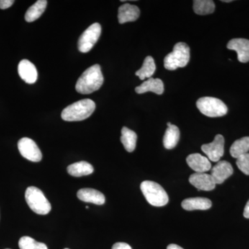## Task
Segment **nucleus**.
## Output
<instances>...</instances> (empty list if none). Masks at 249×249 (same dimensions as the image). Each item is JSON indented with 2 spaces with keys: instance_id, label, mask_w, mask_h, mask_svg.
Here are the masks:
<instances>
[{
  "instance_id": "nucleus-11",
  "label": "nucleus",
  "mask_w": 249,
  "mask_h": 249,
  "mask_svg": "<svg viewBox=\"0 0 249 249\" xmlns=\"http://www.w3.org/2000/svg\"><path fill=\"white\" fill-rule=\"evenodd\" d=\"M189 181L198 191H211L216 186L211 175L206 173L193 174L190 177Z\"/></svg>"
},
{
  "instance_id": "nucleus-26",
  "label": "nucleus",
  "mask_w": 249,
  "mask_h": 249,
  "mask_svg": "<svg viewBox=\"0 0 249 249\" xmlns=\"http://www.w3.org/2000/svg\"><path fill=\"white\" fill-rule=\"evenodd\" d=\"M18 245L20 249H48L45 244L37 242L29 236L21 237Z\"/></svg>"
},
{
  "instance_id": "nucleus-25",
  "label": "nucleus",
  "mask_w": 249,
  "mask_h": 249,
  "mask_svg": "<svg viewBox=\"0 0 249 249\" xmlns=\"http://www.w3.org/2000/svg\"><path fill=\"white\" fill-rule=\"evenodd\" d=\"M215 5L212 0H196L193 1V10L195 13L201 16L213 14Z\"/></svg>"
},
{
  "instance_id": "nucleus-18",
  "label": "nucleus",
  "mask_w": 249,
  "mask_h": 249,
  "mask_svg": "<svg viewBox=\"0 0 249 249\" xmlns=\"http://www.w3.org/2000/svg\"><path fill=\"white\" fill-rule=\"evenodd\" d=\"M181 206L186 211H196V210L205 211V210L211 209L212 206V201L204 197L188 198L182 201Z\"/></svg>"
},
{
  "instance_id": "nucleus-7",
  "label": "nucleus",
  "mask_w": 249,
  "mask_h": 249,
  "mask_svg": "<svg viewBox=\"0 0 249 249\" xmlns=\"http://www.w3.org/2000/svg\"><path fill=\"white\" fill-rule=\"evenodd\" d=\"M101 34V26L98 23L91 24L80 36L78 48L82 53H88L97 42Z\"/></svg>"
},
{
  "instance_id": "nucleus-29",
  "label": "nucleus",
  "mask_w": 249,
  "mask_h": 249,
  "mask_svg": "<svg viewBox=\"0 0 249 249\" xmlns=\"http://www.w3.org/2000/svg\"><path fill=\"white\" fill-rule=\"evenodd\" d=\"M132 249V247H130L127 243H124V242H117V243L114 244L113 245L112 249Z\"/></svg>"
},
{
  "instance_id": "nucleus-20",
  "label": "nucleus",
  "mask_w": 249,
  "mask_h": 249,
  "mask_svg": "<svg viewBox=\"0 0 249 249\" xmlns=\"http://www.w3.org/2000/svg\"><path fill=\"white\" fill-rule=\"evenodd\" d=\"M93 167L86 161H80L67 167V173L76 178L86 176L93 173Z\"/></svg>"
},
{
  "instance_id": "nucleus-4",
  "label": "nucleus",
  "mask_w": 249,
  "mask_h": 249,
  "mask_svg": "<svg viewBox=\"0 0 249 249\" xmlns=\"http://www.w3.org/2000/svg\"><path fill=\"white\" fill-rule=\"evenodd\" d=\"M190 60V47L184 42H178L173 51L164 58V67L168 70H175L186 67Z\"/></svg>"
},
{
  "instance_id": "nucleus-17",
  "label": "nucleus",
  "mask_w": 249,
  "mask_h": 249,
  "mask_svg": "<svg viewBox=\"0 0 249 249\" xmlns=\"http://www.w3.org/2000/svg\"><path fill=\"white\" fill-rule=\"evenodd\" d=\"M164 91V85L163 81L160 78H150L146 81L143 82L142 85L135 88V91L139 94L142 93L151 92L160 95Z\"/></svg>"
},
{
  "instance_id": "nucleus-14",
  "label": "nucleus",
  "mask_w": 249,
  "mask_h": 249,
  "mask_svg": "<svg viewBox=\"0 0 249 249\" xmlns=\"http://www.w3.org/2000/svg\"><path fill=\"white\" fill-rule=\"evenodd\" d=\"M19 76L28 84H34L37 79V69L35 65L28 60H22L18 65Z\"/></svg>"
},
{
  "instance_id": "nucleus-1",
  "label": "nucleus",
  "mask_w": 249,
  "mask_h": 249,
  "mask_svg": "<svg viewBox=\"0 0 249 249\" xmlns=\"http://www.w3.org/2000/svg\"><path fill=\"white\" fill-rule=\"evenodd\" d=\"M104 78L101 67L94 65L87 69L77 80L76 89L82 94H89L101 88Z\"/></svg>"
},
{
  "instance_id": "nucleus-15",
  "label": "nucleus",
  "mask_w": 249,
  "mask_h": 249,
  "mask_svg": "<svg viewBox=\"0 0 249 249\" xmlns=\"http://www.w3.org/2000/svg\"><path fill=\"white\" fill-rule=\"evenodd\" d=\"M80 200L84 202L91 203L96 205H103L106 202V196L101 192L91 188H83L77 193Z\"/></svg>"
},
{
  "instance_id": "nucleus-21",
  "label": "nucleus",
  "mask_w": 249,
  "mask_h": 249,
  "mask_svg": "<svg viewBox=\"0 0 249 249\" xmlns=\"http://www.w3.org/2000/svg\"><path fill=\"white\" fill-rule=\"evenodd\" d=\"M121 141L126 151L132 152L137 145V134L127 127H124L121 129Z\"/></svg>"
},
{
  "instance_id": "nucleus-33",
  "label": "nucleus",
  "mask_w": 249,
  "mask_h": 249,
  "mask_svg": "<svg viewBox=\"0 0 249 249\" xmlns=\"http://www.w3.org/2000/svg\"><path fill=\"white\" fill-rule=\"evenodd\" d=\"M85 208H86V209H89V206H86Z\"/></svg>"
},
{
  "instance_id": "nucleus-13",
  "label": "nucleus",
  "mask_w": 249,
  "mask_h": 249,
  "mask_svg": "<svg viewBox=\"0 0 249 249\" xmlns=\"http://www.w3.org/2000/svg\"><path fill=\"white\" fill-rule=\"evenodd\" d=\"M186 161L188 166L196 173H205L211 169L209 159L199 153L191 154L187 157Z\"/></svg>"
},
{
  "instance_id": "nucleus-5",
  "label": "nucleus",
  "mask_w": 249,
  "mask_h": 249,
  "mask_svg": "<svg viewBox=\"0 0 249 249\" xmlns=\"http://www.w3.org/2000/svg\"><path fill=\"white\" fill-rule=\"evenodd\" d=\"M25 199L28 206L34 213L38 214H49L52 210V206L45 195L39 188L30 186L25 193Z\"/></svg>"
},
{
  "instance_id": "nucleus-19",
  "label": "nucleus",
  "mask_w": 249,
  "mask_h": 249,
  "mask_svg": "<svg viewBox=\"0 0 249 249\" xmlns=\"http://www.w3.org/2000/svg\"><path fill=\"white\" fill-rule=\"evenodd\" d=\"M168 128L165 131L164 137H163V145L165 148L171 150L178 145L180 137L179 129L176 125L168 122Z\"/></svg>"
},
{
  "instance_id": "nucleus-31",
  "label": "nucleus",
  "mask_w": 249,
  "mask_h": 249,
  "mask_svg": "<svg viewBox=\"0 0 249 249\" xmlns=\"http://www.w3.org/2000/svg\"><path fill=\"white\" fill-rule=\"evenodd\" d=\"M167 249H183L181 248V247L177 245H174V244H172V245H170L168 246L167 247Z\"/></svg>"
},
{
  "instance_id": "nucleus-8",
  "label": "nucleus",
  "mask_w": 249,
  "mask_h": 249,
  "mask_svg": "<svg viewBox=\"0 0 249 249\" xmlns=\"http://www.w3.org/2000/svg\"><path fill=\"white\" fill-rule=\"evenodd\" d=\"M18 150L24 158L33 162H40L42 159V152L32 139L24 137L18 142Z\"/></svg>"
},
{
  "instance_id": "nucleus-12",
  "label": "nucleus",
  "mask_w": 249,
  "mask_h": 249,
  "mask_svg": "<svg viewBox=\"0 0 249 249\" xmlns=\"http://www.w3.org/2000/svg\"><path fill=\"white\" fill-rule=\"evenodd\" d=\"M227 48L235 51L237 59L242 63L249 61V40L245 38H235L229 41Z\"/></svg>"
},
{
  "instance_id": "nucleus-10",
  "label": "nucleus",
  "mask_w": 249,
  "mask_h": 249,
  "mask_svg": "<svg viewBox=\"0 0 249 249\" xmlns=\"http://www.w3.org/2000/svg\"><path fill=\"white\" fill-rule=\"evenodd\" d=\"M233 173L231 164L227 160L218 161L211 170V177L213 178L215 184H221L226 179L230 178Z\"/></svg>"
},
{
  "instance_id": "nucleus-9",
  "label": "nucleus",
  "mask_w": 249,
  "mask_h": 249,
  "mask_svg": "<svg viewBox=\"0 0 249 249\" xmlns=\"http://www.w3.org/2000/svg\"><path fill=\"white\" fill-rule=\"evenodd\" d=\"M201 150L211 161H219L224 153V137L221 134H217L214 137L213 142L203 145Z\"/></svg>"
},
{
  "instance_id": "nucleus-2",
  "label": "nucleus",
  "mask_w": 249,
  "mask_h": 249,
  "mask_svg": "<svg viewBox=\"0 0 249 249\" xmlns=\"http://www.w3.org/2000/svg\"><path fill=\"white\" fill-rule=\"evenodd\" d=\"M96 108L92 100L83 99L73 103L62 111L61 117L65 121H80L89 118Z\"/></svg>"
},
{
  "instance_id": "nucleus-3",
  "label": "nucleus",
  "mask_w": 249,
  "mask_h": 249,
  "mask_svg": "<svg viewBox=\"0 0 249 249\" xmlns=\"http://www.w3.org/2000/svg\"><path fill=\"white\" fill-rule=\"evenodd\" d=\"M141 190L149 204L156 207H161L169 201L168 194L159 183L152 181H144L141 184Z\"/></svg>"
},
{
  "instance_id": "nucleus-27",
  "label": "nucleus",
  "mask_w": 249,
  "mask_h": 249,
  "mask_svg": "<svg viewBox=\"0 0 249 249\" xmlns=\"http://www.w3.org/2000/svg\"><path fill=\"white\" fill-rule=\"evenodd\" d=\"M236 164L242 173L249 175V153L245 154L237 158Z\"/></svg>"
},
{
  "instance_id": "nucleus-16",
  "label": "nucleus",
  "mask_w": 249,
  "mask_h": 249,
  "mask_svg": "<svg viewBox=\"0 0 249 249\" xmlns=\"http://www.w3.org/2000/svg\"><path fill=\"white\" fill-rule=\"evenodd\" d=\"M140 16V10L135 5L124 4L121 6L118 13V19L120 24L134 22Z\"/></svg>"
},
{
  "instance_id": "nucleus-30",
  "label": "nucleus",
  "mask_w": 249,
  "mask_h": 249,
  "mask_svg": "<svg viewBox=\"0 0 249 249\" xmlns=\"http://www.w3.org/2000/svg\"><path fill=\"white\" fill-rule=\"evenodd\" d=\"M244 217L249 219V200L245 206V211H244Z\"/></svg>"
},
{
  "instance_id": "nucleus-24",
  "label": "nucleus",
  "mask_w": 249,
  "mask_h": 249,
  "mask_svg": "<svg viewBox=\"0 0 249 249\" xmlns=\"http://www.w3.org/2000/svg\"><path fill=\"white\" fill-rule=\"evenodd\" d=\"M155 71V60L152 56H147L144 60L142 68L136 71L135 74L136 76H139L141 80H143L146 78H151Z\"/></svg>"
},
{
  "instance_id": "nucleus-32",
  "label": "nucleus",
  "mask_w": 249,
  "mask_h": 249,
  "mask_svg": "<svg viewBox=\"0 0 249 249\" xmlns=\"http://www.w3.org/2000/svg\"><path fill=\"white\" fill-rule=\"evenodd\" d=\"M224 1V2H231V0H227V1Z\"/></svg>"
},
{
  "instance_id": "nucleus-28",
  "label": "nucleus",
  "mask_w": 249,
  "mask_h": 249,
  "mask_svg": "<svg viewBox=\"0 0 249 249\" xmlns=\"http://www.w3.org/2000/svg\"><path fill=\"white\" fill-rule=\"evenodd\" d=\"M14 2V0H0V9L3 10L8 9L11 7Z\"/></svg>"
},
{
  "instance_id": "nucleus-35",
  "label": "nucleus",
  "mask_w": 249,
  "mask_h": 249,
  "mask_svg": "<svg viewBox=\"0 0 249 249\" xmlns=\"http://www.w3.org/2000/svg\"></svg>"
},
{
  "instance_id": "nucleus-34",
  "label": "nucleus",
  "mask_w": 249,
  "mask_h": 249,
  "mask_svg": "<svg viewBox=\"0 0 249 249\" xmlns=\"http://www.w3.org/2000/svg\"></svg>"
},
{
  "instance_id": "nucleus-6",
  "label": "nucleus",
  "mask_w": 249,
  "mask_h": 249,
  "mask_svg": "<svg viewBox=\"0 0 249 249\" xmlns=\"http://www.w3.org/2000/svg\"><path fill=\"white\" fill-rule=\"evenodd\" d=\"M196 107L204 115L220 117L228 112L227 106L221 100L213 97H202L196 101Z\"/></svg>"
},
{
  "instance_id": "nucleus-22",
  "label": "nucleus",
  "mask_w": 249,
  "mask_h": 249,
  "mask_svg": "<svg viewBox=\"0 0 249 249\" xmlns=\"http://www.w3.org/2000/svg\"><path fill=\"white\" fill-rule=\"evenodd\" d=\"M47 6V1L46 0H38L36 1L26 12L25 20L27 22H32L38 19L45 12Z\"/></svg>"
},
{
  "instance_id": "nucleus-23",
  "label": "nucleus",
  "mask_w": 249,
  "mask_h": 249,
  "mask_svg": "<svg viewBox=\"0 0 249 249\" xmlns=\"http://www.w3.org/2000/svg\"><path fill=\"white\" fill-rule=\"evenodd\" d=\"M249 137H243V138L235 141L232 143L230 149L231 155L233 158L237 159L241 156L249 153Z\"/></svg>"
}]
</instances>
